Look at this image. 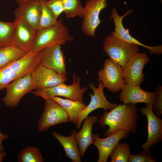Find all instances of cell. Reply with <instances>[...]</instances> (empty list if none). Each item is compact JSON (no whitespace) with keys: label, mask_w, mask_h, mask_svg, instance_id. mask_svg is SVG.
Wrapping results in <instances>:
<instances>
[{"label":"cell","mask_w":162,"mask_h":162,"mask_svg":"<svg viewBox=\"0 0 162 162\" xmlns=\"http://www.w3.org/2000/svg\"><path fill=\"white\" fill-rule=\"evenodd\" d=\"M137 108L135 104L121 103L109 112L105 111L98 120L101 127L107 125L109 128L105 133L108 136L120 130L128 131L134 134L137 131Z\"/></svg>","instance_id":"6da1fadb"},{"label":"cell","mask_w":162,"mask_h":162,"mask_svg":"<svg viewBox=\"0 0 162 162\" xmlns=\"http://www.w3.org/2000/svg\"><path fill=\"white\" fill-rule=\"evenodd\" d=\"M40 64L38 52L32 50L19 59L0 67V88L32 73Z\"/></svg>","instance_id":"7a4b0ae2"},{"label":"cell","mask_w":162,"mask_h":162,"mask_svg":"<svg viewBox=\"0 0 162 162\" xmlns=\"http://www.w3.org/2000/svg\"><path fill=\"white\" fill-rule=\"evenodd\" d=\"M73 39L62 19H60L50 27L38 30L32 50L38 52L46 48L61 46Z\"/></svg>","instance_id":"3957f363"},{"label":"cell","mask_w":162,"mask_h":162,"mask_svg":"<svg viewBox=\"0 0 162 162\" xmlns=\"http://www.w3.org/2000/svg\"><path fill=\"white\" fill-rule=\"evenodd\" d=\"M73 82L70 85L63 82L53 87L34 90L32 92L34 96L41 97L45 100L55 97L62 96L84 103L83 97L88 88L80 87V78L76 77L74 73L73 74Z\"/></svg>","instance_id":"277c9868"},{"label":"cell","mask_w":162,"mask_h":162,"mask_svg":"<svg viewBox=\"0 0 162 162\" xmlns=\"http://www.w3.org/2000/svg\"><path fill=\"white\" fill-rule=\"evenodd\" d=\"M103 49L110 58L122 68L134 53L140 51L138 45L125 42L112 34L104 39Z\"/></svg>","instance_id":"5b68a950"},{"label":"cell","mask_w":162,"mask_h":162,"mask_svg":"<svg viewBox=\"0 0 162 162\" xmlns=\"http://www.w3.org/2000/svg\"><path fill=\"white\" fill-rule=\"evenodd\" d=\"M70 121L66 111L52 98L45 100L43 113L37 124V130L42 132L54 125Z\"/></svg>","instance_id":"8992f818"},{"label":"cell","mask_w":162,"mask_h":162,"mask_svg":"<svg viewBox=\"0 0 162 162\" xmlns=\"http://www.w3.org/2000/svg\"><path fill=\"white\" fill-rule=\"evenodd\" d=\"M5 88L6 94L2 100L5 106L10 107L17 106L25 94L35 89L31 74L14 80Z\"/></svg>","instance_id":"52a82bcc"},{"label":"cell","mask_w":162,"mask_h":162,"mask_svg":"<svg viewBox=\"0 0 162 162\" xmlns=\"http://www.w3.org/2000/svg\"><path fill=\"white\" fill-rule=\"evenodd\" d=\"M98 80L110 92L121 90L125 84L122 67L110 58L106 59L103 68L98 73Z\"/></svg>","instance_id":"ba28073f"},{"label":"cell","mask_w":162,"mask_h":162,"mask_svg":"<svg viewBox=\"0 0 162 162\" xmlns=\"http://www.w3.org/2000/svg\"><path fill=\"white\" fill-rule=\"evenodd\" d=\"M106 0H88L83 7L82 32L92 37H95V30L101 23L99 15L101 11L107 7Z\"/></svg>","instance_id":"9c48e42d"},{"label":"cell","mask_w":162,"mask_h":162,"mask_svg":"<svg viewBox=\"0 0 162 162\" xmlns=\"http://www.w3.org/2000/svg\"><path fill=\"white\" fill-rule=\"evenodd\" d=\"M150 58L145 53H134L122 68L123 78L126 84L140 86L144 80L143 70Z\"/></svg>","instance_id":"30bf717a"},{"label":"cell","mask_w":162,"mask_h":162,"mask_svg":"<svg viewBox=\"0 0 162 162\" xmlns=\"http://www.w3.org/2000/svg\"><path fill=\"white\" fill-rule=\"evenodd\" d=\"M133 11L132 9H129L127 10L123 15L120 16L116 8H112L111 16L113 20L115 28L114 31L111 33V34L116 38L126 43L142 46L147 49L151 54L154 53L157 55L162 54V45L152 46L143 44L131 36L129 34V30L125 28L124 27L122 24L123 19Z\"/></svg>","instance_id":"8fae6325"},{"label":"cell","mask_w":162,"mask_h":162,"mask_svg":"<svg viewBox=\"0 0 162 162\" xmlns=\"http://www.w3.org/2000/svg\"><path fill=\"white\" fill-rule=\"evenodd\" d=\"M98 82L97 88L92 82L88 84L93 93H90L89 94L91 98L90 102L81 113L76 124V127L77 128H80L84 119L93 111L99 108H102L105 111L108 110H111L117 105L116 103L112 104L108 101L104 94V87L103 83L100 81L98 80Z\"/></svg>","instance_id":"7c38bea8"},{"label":"cell","mask_w":162,"mask_h":162,"mask_svg":"<svg viewBox=\"0 0 162 162\" xmlns=\"http://www.w3.org/2000/svg\"><path fill=\"white\" fill-rule=\"evenodd\" d=\"M38 53L40 64L58 74L66 76L65 57L61 46L46 48Z\"/></svg>","instance_id":"4fadbf2b"},{"label":"cell","mask_w":162,"mask_h":162,"mask_svg":"<svg viewBox=\"0 0 162 162\" xmlns=\"http://www.w3.org/2000/svg\"><path fill=\"white\" fill-rule=\"evenodd\" d=\"M130 133L128 130H120L105 138L100 137L97 134H92L94 141L93 145L99 153L98 162H107L111 153L120 141L127 138Z\"/></svg>","instance_id":"5bb4252c"},{"label":"cell","mask_w":162,"mask_h":162,"mask_svg":"<svg viewBox=\"0 0 162 162\" xmlns=\"http://www.w3.org/2000/svg\"><path fill=\"white\" fill-rule=\"evenodd\" d=\"M139 111L146 115L147 120L148 137L146 142L141 146L143 149H146L162 141V120L154 114L148 104H146V107Z\"/></svg>","instance_id":"9a60e30c"},{"label":"cell","mask_w":162,"mask_h":162,"mask_svg":"<svg viewBox=\"0 0 162 162\" xmlns=\"http://www.w3.org/2000/svg\"><path fill=\"white\" fill-rule=\"evenodd\" d=\"M35 89L53 87L67 80L66 76L60 74L41 64L31 74Z\"/></svg>","instance_id":"2e32d148"},{"label":"cell","mask_w":162,"mask_h":162,"mask_svg":"<svg viewBox=\"0 0 162 162\" xmlns=\"http://www.w3.org/2000/svg\"><path fill=\"white\" fill-rule=\"evenodd\" d=\"M14 44L28 52L32 49L37 30L23 21L15 18Z\"/></svg>","instance_id":"e0dca14e"},{"label":"cell","mask_w":162,"mask_h":162,"mask_svg":"<svg viewBox=\"0 0 162 162\" xmlns=\"http://www.w3.org/2000/svg\"><path fill=\"white\" fill-rule=\"evenodd\" d=\"M40 0H32L19 5L14 12L15 18L23 21L38 31L40 13Z\"/></svg>","instance_id":"ac0fdd59"},{"label":"cell","mask_w":162,"mask_h":162,"mask_svg":"<svg viewBox=\"0 0 162 162\" xmlns=\"http://www.w3.org/2000/svg\"><path fill=\"white\" fill-rule=\"evenodd\" d=\"M121 90L119 98L123 104L144 103L148 104L152 107L155 98L154 92L146 91L140 86H131L126 84Z\"/></svg>","instance_id":"d6986e66"},{"label":"cell","mask_w":162,"mask_h":162,"mask_svg":"<svg viewBox=\"0 0 162 162\" xmlns=\"http://www.w3.org/2000/svg\"><path fill=\"white\" fill-rule=\"evenodd\" d=\"M98 119L97 116H88L83 120L81 130L78 133H76V140L81 158L83 157L89 146L94 144V141L92 134V128Z\"/></svg>","instance_id":"ffe728a7"},{"label":"cell","mask_w":162,"mask_h":162,"mask_svg":"<svg viewBox=\"0 0 162 162\" xmlns=\"http://www.w3.org/2000/svg\"><path fill=\"white\" fill-rule=\"evenodd\" d=\"M76 132L72 130L71 135L68 136L62 135L55 131L52 133L62 146L66 156L73 162L81 161L80 152L76 138Z\"/></svg>","instance_id":"44dd1931"},{"label":"cell","mask_w":162,"mask_h":162,"mask_svg":"<svg viewBox=\"0 0 162 162\" xmlns=\"http://www.w3.org/2000/svg\"><path fill=\"white\" fill-rule=\"evenodd\" d=\"M52 99L58 104L67 112L70 121L77 124L81 113L86 107L84 103L68 98L55 97Z\"/></svg>","instance_id":"7402d4cb"},{"label":"cell","mask_w":162,"mask_h":162,"mask_svg":"<svg viewBox=\"0 0 162 162\" xmlns=\"http://www.w3.org/2000/svg\"><path fill=\"white\" fill-rule=\"evenodd\" d=\"M27 52L14 44L0 47V67L19 59Z\"/></svg>","instance_id":"603a6c76"},{"label":"cell","mask_w":162,"mask_h":162,"mask_svg":"<svg viewBox=\"0 0 162 162\" xmlns=\"http://www.w3.org/2000/svg\"><path fill=\"white\" fill-rule=\"evenodd\" d=\"M17 159L19 162H43L44 160L39 149L36 147L30 146L22 149Z\"/></svg>","instance_id":"cb8c5ba5"},{"label":"cell","mask_w":162,"mask_h":162,"mask_svg":"<svg viewBox=\"0 0 162 162\" xmlns=\"http://www.w3.org/2000/svg\"><path fill=\"white\" fill-rule=\"evenodd\" d=\"M46 0H40V13L38 29L50 27L55 24L58 20L46 4Z\"/></svg>","instance_id":"d4e9b609"},{"label":"cell","mask_w":162,"mask_h":162,"mask_svg":"<svg viewBox=\"0 0 162 162\" xmlns=\"http://www.w3.org/2000/svg\"><path fill=\"white\" fill-rule=\"evenodd\" d=\"M14 22L0 20V47L14 44Z\"/></svg>","instance_id":"484cf974"},{"label":"cell","mask_w":162,"mask_h":162,"mask_svg":"<svg viewBox=\"0 0 162 162\" xmlns=\"http://www.w3.org/2000/svg\"><path fill=\"white\" fill-rule=\"evenodd\" d=\"M66 17L72 18L79 16L82 18L83 7L80 0H62Z\"/></svg>","instance_id":"4316f807"},{"label":"cell","mask_w":162,"mask_h":162,"mask_svg":"<svg viewBox=\"0 0 162 162\" xmlns=\"http://www.w3.org/2000/svg\"><path fill=\"white\" fill-rule=\"evenodd\" d=\"M130 154V147L125 143H118L110 156V162H128Z\"/></svg>","instance_id":"83f0119b"},{"label":"cell","mask_w":162,"mask_h":162,"mask_svg":"<svg viewBox=\"0 0 162 162\" xmlns=\"http://www.w3.org/2000/svg\"><path fill=\"white\" fill-rule=\"evenodd\" d=\"M129 162H156V160L153 158L149 148L143 149L139 153L135 155L130 154Z\"/></svg>","instance_id":"f1b7e54d"},{"label":"cell","mask_w":162,"mask_h":162,"mask_svg":"<svg viewBox=\"0 0 162 162\" xmlns=\"http://www.w3.org/2000/svg\"><path fill=\"white\" fill-rule=\"evenodd\" d=\"M155 98L152 109L154 114L159 117L162 115V86L158 85L154 92Z\"/></svg>","instance_id":"f546056e"},{"label":"cell","mask_w":162,"mask_h":162,"mask_svg":"<svg viewBox=\"0 0 162 162\" xmlns=\"http://www.w3.org/2000/svg\"><path fill=\"white\" fill-rule=\"evenodd\" d=\"M46 3L56 17L58 19L64 10L62 0H46Z\"/></svg>","instance_id":"4dcf8cb0"},{"label":"cell","mask_w":162,"mask_h":162,"mask_svg":"<svg viewBox=\"0 0 162 162\" xmlns=\"http://www.w3.org/2000/svg\"><path fill=\"white\" fill-rule=\"evenodd\" d=\"M10 136L8 134H4L2 133L0 130V152H3L4 150V147L2 144V142L8 139Z\"/></svg>","instance_id":"1f68e13d"},{"label":"cell","mask_w":162,"mask_h":162,"mask_svg":"<svg viewBox=\"0 0 162 162\" xmlns=\"http://www.w3.org/2000/svg\"><path fill=\"white\" fill-rule=\"evenodd\" d=\"M7 153L5 152H0V162L3 161V159L6 156Z\"/></svg>","instance_id":"d6a6232c"},{"label":"cell","mask_w":162,"mask_h":162,"mask_svg":"<svg viewBox=\"0 0 162 162\" xmlns=\"http://www.w3.org/2000/svg\"><path fill=\"white\" fill-rule=\"evenodd\" d=\"M19 5L22 4L32 0H16Z\"/></svg>","instance_id":"836d02e7"},{"label":"cell","mask_w":162,"mask_h":162,"mask_svg":"<svg viewBox=\"0 0 162 162\" xmlns=\"http://www.w3.org/2000/svg\"><path fill=\"white\" fill-rule=\"evenodd\" d=\"M160 0V2H162V0Z\"/></svg>","instance_id":"e575fe53"},{"label":"cell","mask_w":162,"mask_h":162,"mask_svg":"<svg viewBox=\"0 0 162 162\" xmlns=\"http://www.w3.org/2000/svg\"><path fill=\"white\" fill-rule=\"evenodd\" d=\"M2 89H1V88H0V90H1Z\"/></svg>","instance_id":"d590c367"}]
</instances>
